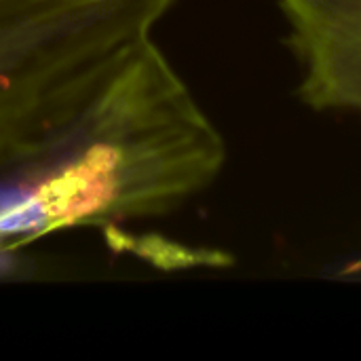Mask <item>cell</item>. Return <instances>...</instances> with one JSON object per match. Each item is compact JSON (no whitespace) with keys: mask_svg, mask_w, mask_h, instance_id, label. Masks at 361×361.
<instances>
[{"mask_svg":"<svg viewBox=\"0 0 361 361\" xmlns=\"http://www.w3.org/2000/svg\"><path fill=\"white\" fill-rule=\"evenodd\" d=\"M224 163V135L150 38L0 165V252L167 216L207 190Z\"/></svg>","mask_w":361,"mask_h":361,"instance_id":"obj_1","label":"cell"},{"mask_svg":"<svg viewBox=\"0 0 361 361\" xmlns=\"http://www.w3.org/2000/svg\"><path fill=\"white\" fill-rule=\"evenodd\" d=\"M178 0H0V165L74 112Z\"/></svg>","mask_w":361,"mask_h":361,"instance_id":"obj_2","label":"cell"},{"mask_svg":"<svg viewBox=\"0 0 361 361\" xmlns=\"http://www.w3.org/2000/svg\"><path fill=\"white\" fill-rule=\"evenodd\" d=\"M300 68L298 97L313 110L361 116V0H275Z\"/></svg>","mask_w":361,"mask_h":361,"instance_id":"obj_3","label":"cell"},{"mask_svg":"<svg viewBox=\"0 0 361 361\" xmlns=\"http://www.w3.org/2000/svg\"><path fill=\"white\" fill-rule=\"evenodd\" d=\"M345 271H347L349 275H355V273H361V256H360V258H357V260H355V262H353V264H351V267H347Z\"/></svg>","mask_w":361,"mask_h":361,"instance_id":"obj_4","label":"cell"}]
</instances>
